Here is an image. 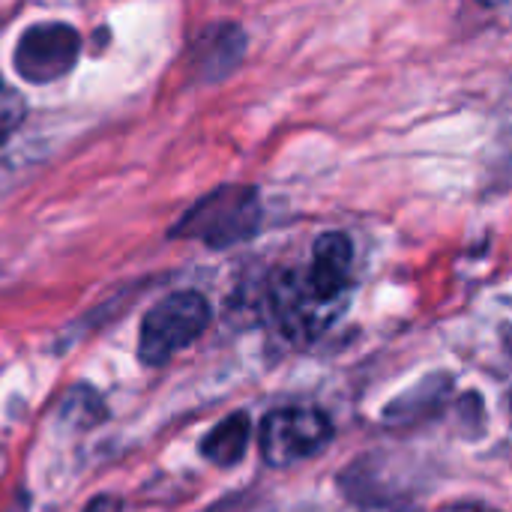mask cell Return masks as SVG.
<instances>
[{"instance_id": "11", "label": "cell", "mask_w": 512, "mask_h": 512, "mask_svg": "<svg viewBox=\"0 0 512 512\" xmlns=\"http://www.w3.org/2000/svg\"><path fill=\"white\" fill-rule=\"evenodd\" d=\"M453 512H489V510H480V507H459V510Z\"/></svg>"}, {"instance_id": "3", "label": "cell", "mask_w": 512, "mask_h": 512, "mask_svg": "<svg viewBox=\"0 0 512 512\" xmlns=\"http://www.w3.org/2000/svg\"><path fill=\"white\" fill-rule=\"evenodd\" d=\"M258 441L261 459L270 468H291L318 456L333 441V423L318 408H279L264 417Z\"/></svg>"}, {"instance_id": "7", "label": "cell", "mask_w": 512, "mask_h": 512, "mask_svg": "<svg viewBox=\"0 0 512 512\" xmlns=\"http://www.w3.org/2000/svg\"><path fill=\"white\" fill-rule=\"evenodd\" d=\"M243 48L246 36L237 24H213L192 45V72L201 78H222L240 63Z\"/></svg>"}, {"instance_id": "4", "label": "cell", "mask_w": 512, "mask_h": 512, "mask_svg": "<svg viewBox=\"0 0 512 512\" xmlns=\"http://www.w3.org/2000/svg\"><path fill=\"white\" fill-rule=\"evenodd\" d=\"M81 57V36L63 21L33 24L21 33L12 63L27 84H51L75 69Z\"/></svg>"}, {"instance_id": "5", "label": "cell", "mask_w": 512, "mask_h": 512, "mask_svg": "<svg viewBox=\"0 0 512 512\" xmlns=\"http://www.w3.org/2000/svg\"><path fill=\"white\" fill-rule=\"evenodd\" d=\"M270 309H273V321L279 324V330L291 342H300V345L321 336L342 312V306L321 303L309 291L303 270H285V273H279L273 279V285H270Z\"/></svg>"}, {"instance_id": "10", "label": "cell", "mask_w": 512, "mask_h": 512, "mask_svg": "<svg viewBox=\"0 0 512 512\" xmlns=\"http://www.w3.org/2000/svg\"><path fill=\"white\" fill-rule=\"evenodd\" d=\"M84 512H123V504L114 495H99L84 507Z\"/></svg>"}, {"instance_id": "8", "label": "cell", "mask_w": 512, "mask_h": 512, "mask_svg": "<svg viewBox=\"0 0 512 512\" xmlns=\"http://www.w3.org/2000/svg\"><path fill=\"white\" fill-rule=\"evenodd\" d=\"M249 438H252V423L249 414L237 411L231 417H225L219 426H213L204 441H201V456L207 462H213L216 468H231L237 465L246 450H249Z\"/></svg>"}, {"instance_id": "1", "label": "cell", "mask_w": 512, "mask_h": 512, "mask_svg": "<svg viewBox=\"0 0 512 512\" xmlns=\"http://www.w3.org/2000/svg\"><path fill=\"white\" fill-rule=\"evenodd\" d=\"M261 228V198L252 186H222L195 201L171 228L174 237L228 249Z\"/></svg>"}, {"instance_id": "6", "label": "cell", "mask_w": 512, "mask_h": 512, "mask_svg": "<svg viewBox=\"0 0 512 512\" xmlns=\"http://www.w3.org/2000/svg\"><path fill=\"white\" fill-rule=\"evenodd\" d=\"M354 243L342 231H327L315 240L312 264L303 270L309 291L330 306H345V291L351 285Z\"/></svg>"}, {"instance_id": "9", "label": "cell", "mask_w": 512, "mask_h": 512, "mask_svg": "<svg viewBox=\"0 0 512 512\" xmlns=\"http://www.w3.org/2000/svg\"><path fill=\"white\" fill-rule=\"evenodd\" d=\"M24 114H27L24 99H21V96L9 87V81L0 75V141L9 138V135L21 126Z\"/></svg>"}, {"instance_id": "12", "label": "cell", "mask_w": 512, "mask_h": 512, "mask_svg": "<svg viewBox=\"0 0 512 512\" xmlns=\"http://www.w3.org/2000/svg\"><path fill=\"white\" fill-rule=\"evenodd\" d=\"M480 3H486V6H501V3H507V0H480Z\"/></svg>"}, {"instance_id": "2", "label": "cell", "mask_w": 512, "mask_h": 512, "mask_svg": "<svg viewBox=\"0 0 512 512\" xmlns=\"http://www.w3.org/2000/svg\"><path fill=\"white\" fill-rule=\"evenodd\" d=\"M210 303L198 291H174L159 300L141 321L138 360L150 369L165 366L180 351L195 345L210 327Z\"/></svg>"}]
</instances>
